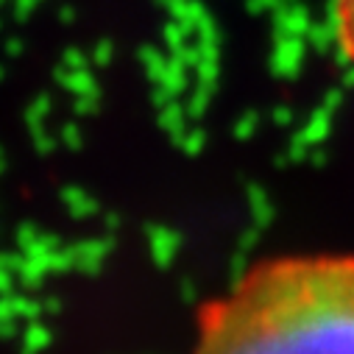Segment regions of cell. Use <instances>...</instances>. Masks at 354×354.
Listing matches in <instances>:
<instances>
[{
    "instance_id": "6da1fadb",
    "label": "cell",
    "mask_w": 354,
    "mask_h": 354,
    "mask_svg": "<svg viewBox=\"0 0 354 354\" xmlns=\"http://www.w3.org/2000/svg\"><path fill=\"white\" fill-rule=\"evenodd\" d=\"M193 354H354V257L257 262L204 307Z\"/></svg>"
},
{
    "instance_id": "7a4b0ae2",
    "label": "cell",
    "mask_w": 354,
    "mask_h": 354,
    "mask_svg": "<svg viewBox=\"0 0 354 354\" xmlns=\"http://www.w3.org/2000/svg\"><path fill=\"white\" fill-rule=\"evenodd\" d=\"M335 45L343 59L354 67V0H326Z\"/></svg>"
}]
</instances>
